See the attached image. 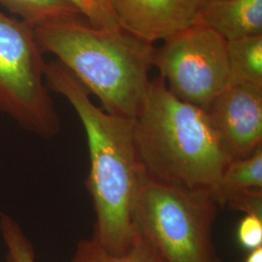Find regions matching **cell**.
<instances>
[{
    "instance_id": "cell-1",
    "label": "cell",
    "mask_w": 262,
    "mask_h": 262,
    "mask_svg": "<svg viewBox=\"0 0 262 262\" xmlns=\"http://www.w3.org/2000/svg\"><path fill=\"white\" fill-rule=\"evenodd\" d=\"M45 83L71 104L85 131L91 160L86 187L95 213L93 238L110 253H124L135 236L132 213L141 181L134 119L94 105L83 84L56 59L47 63Z\"/></svg>"
},
{
    "instance_id": "cell-2",
    "label": "cell",
    "mask_w": 262,
    "mask_h": 262,
    "mask_svg": "<svg viewBox=\"0 0 262 262\" xmlns=\"http://www.w3.org/2000/svg\"><path fill=\"white\" fill-rule=\"evenodd\" d=\"M133 141L142 178L165 186L211 192L229 163L206 111L171 94L160 76L134 118Z\"/></svg>"
},
{
    "instance_id": "cell-3",
    "label": "cell",
    "mask_w": 262,
    "mask_h": 262,
    "mask_svg": "<svg viewBox=\"0 0 262 262\" xmlns=\"http://www.w3.org/2000/svg\"><path fill=\"white\" fill-rule=\"evenodd\" d=\"M35 36L42 53L55 55L105 112L138 115L150 85L152 44L122 29L95 28L81 16L37 27Z\"/></svg>"
},
{
    "instance_id": "cell-4",
    "label": "cell",
    "mask_w": 262,
    "mask_h": 262,
    "mask_svg": "<svg viewBox=\"0 0 262 262\" xmlns=\"http://www.w3.org/2000/svg\"><path fill=\"white\" fill-rule=\"evenodd\" d=\"M216 209L210 191L170 187L141 176L132 223L161 262H222L213 242Z\"/></svg>"
},
{
    "instance_id": "cell-5",
    "label": "cell",
    "mask_w": 262,
    "mask_h": 262,
    "mask_svg": "<svg viewBox=\"0 0 262 262\" xmlns=\"http://www.w3.org/2000/svg\"><path fill=\"white\" fill-rule=\"evenodd\" d=\"M46 67L35 28L0 11V113L26 130L52 138L60 120L45 83Z\"/></svg>"
},
{
    "instance_id": "cell-6",
    "label": "cell",
    "mask_w": 262,
    "mask_h": 262,
    "mask_svg": "<svg viewBox=\"0 0 262 262\" xmlns=\"http://www.w3.org/2000/svg\"><path fill=\"white\" fill-rule=\"evenodd\" d=\"M152 64L171 94L205 111L229 82L227 42L200 23L164 40Z\"/></svg>"
},
{
    "instance_id": "cell-7",
    "label": "cell",
    "mask_w": 262,
    "mask_h": 262,
    "mask_svg": "<svg viewBox=\"0 0 262 262\" xmlns=\"http://www.w3.org/2000/svg\"><path fill=\"white\" fill-rule=\"evenodd\" d=\"M206 112L229 162L262 148V88L228 83Z\"/></svg>"
},
{
    "instance_id": "cell-8",
    "label": "cell",
    "mask_w": 262,
    "mask_h": 262,
    "mask_svg": "<svg viewBox=\"0 0 262 262\" xmlns=\"http://www.w3.org/2000/svg\"><path fill=\"white\" fill-rule=\"evenodd\" d=\"M207 0H109L122 30L150 44L194 25Z\"/></svg>"
},
{
    "instance_id": "cell-9",
    "label": "cell",
    "mask_w": 262,
    "mask_h": 262,
    "mask_svg": "<svg viewBox=\"0 0 262 262\" xmlns=\"http://www.w3.org/2000/svg\"><path fill=\"white\" fill-rule=\"evenodd\" d=\"M196 23L226 42L262 35V0H208Z\"/></svg>"
},
{
    "instance_id": "cell-10",
    "label": "cell",
    "mask_w": 262,
    "mask_h": 262,
    "mask_svg": "<svg viewBox=\"0 0 262 262\" xmlns=\"http://www.w3.org/2000/svg\"><path fill=\"white\" fill-rule=\"evenodd\" d=\"M210 193L217 206L234 211L246 201L262 196V148L229 162Z\"/></svg>"
},
{
    "instance_id": "cell-11",
    "label": "cell",
    "mask_w": 262,
    "mask_h": 262,
    "mask_svg": "<svg viewBox=\"0 0 262 262\" xmlns=\"http://www.w3.org/2000/svg\"><path fill=\"white\" fill-rule=\"evenodd\" d=\"M229 82L262 88V35L227 42Z\"/></svg>"
},
{
    "instance_id": "cell-12",
    "label": "cell",
    "mask_w": 262,
    "mask_h": 262,
    "mask_svg": "<svg viewBox=\"0 0 262 262\" xmlns=\"http://www.w3.org/2000/svg\"><path fill=\"white\" fill-rule=\"evenodd\" d=\"M0 4L34 28L82 16L68 0H0Z\"/></svg>"
},
{
    "instance_id": "cell-13",
    "label": "cell",
    "mask_w": 262,
    "mask_h": 262,
    "mask_svg": "<svg viewBox=\"0 0 262 262\" xmlns=\"http://www.w3.org/2000/svg\"><path fill=\"white\" fill-rule=\"evenodd\" d=\"M71 262H161L159 255L141 235L135 232L128 250L120 254L108 252L92 237L80 241Z\"/></svg>"
},
{
    "instance_id": "cell-14",
    "label": "cell",
    "mask_w": 262,
    "mask_h": 262,
    "mask_svg": "<svg viewBox=\"0 0 262 262\" xmlns=\"http://www.w3.org/2000/svg\"><path fill=\"white\" fill-rule=\"evenodd\" d=\"M0 231L7 251V262H35L32 244L19 224L4 213L0 214Z\"/></svg>"
},
{
    "instance_id": "cell-15",
    "label": "cell",
    "mask_w": 262,
    "mask_h": 262,
    "mask_svg": "<svg viewBox=\"0 0 262 262\" xmlns=\"http://www.w3.org/2000/svg\"><path fill=\"white\" fill-rule=\"evenodd\" d=\"M81 15L95 28L118 30L122 29L113 12L109 0H68Z\"/></svg>"
},
{
    "instance_id": "cell-16",
    "label": "cell",
    "mask_w": 262,
    "mask_h": 262,
    "mask_svg": "<svg viewBox=\"0 0 262 262\" xmlns=\"http://www.w3.org/2000/svg\"><path fill=\"white\" fill-rule=\"evenodd\" d=\"M237 238L249 252L262 247V214H245L237 228Z\"/></svg>"
},
{
    "instance_id": "cell-17",
    "label": "cell",
    "mask_w": 262,
    "mask_h": 262,
    "mask_svg": "<svg viewBox=\"0 0 262 262\" xmlns=\"http://www.w3.org/2000/svg\"><path fill=\"white\" fill-rule=\"evenodd\" d=\"M245 262H262V247L251 251Z\"/></svg>"
},
{
    "instance_id": "cell-18",
    "label": "cell",
    "mask_w": 262,
    "mask_h": 262,
    "mask_svg": "<svg viewBox=\"0 0 262 262\" xmlns=\"http://www.w3.org/2000/svg\"><path fill=\"white\" fill-rule=\"evenodd\" d=\"M207 1H208V0H207Z\"/></svg>"
}]
</instances>
